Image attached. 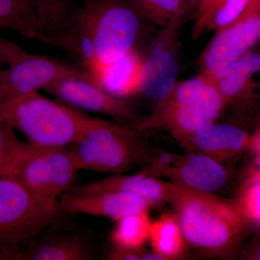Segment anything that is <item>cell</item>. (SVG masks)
<instances>
[{"instance_id":"8","label":"cell","mask_w":260,"mask_h":260,"mask_svg":"<svg viewBox=\"0 0 260 260\" xmlns=\"http://www.w3.org/2000/svg\"><path fill=\"white\" fill-rule=\"evenodd\" d=\"M44 90L65 104L111 116L133 129L145 118L129 102L106 91L95 78L83 70L61 77Z\"/></svg>"},{"instance_id":"15","label":"cell","mask_w":260,"mask_h":260,"mask_svg":"<svg viewBox=\"0 0 260 260\" xmlns=\"http://www.w3.org/2000/svg\"><path fill=\"white\" fill-rule=\"evenodd\" d=\"M250 139L244 129L215 121L179 140V143L188 153L202 154L221 162L249 147Z\"/></svg>"},{"instance_id":"21","label":"cell","mask_w":260,"mask_h":260,"mask_svg":"<svg viewBox=\"0 0 260 260\" xmlns=\"http://www.w3.org/2000/svg\"><path fill=\"white\" fill-rule=\"evenodd\" d=\"M148 239L153 250L167 260L185 257L187 244L177 219L173 213L164 214L158 220L152 222Z\"/></svg>"},{"instance_id":"9","label":"cell","mask_w":260,"mask_h":260,"mask_svg":"<svg viewBox=\"0 0 260 260\" xmlns=\"http://www.w3.org/2000/svg\"><path fill=\"white\" fill-rule=\"evenodd\" d=\"M181 23H174L157 34L141 54L143 70L139 93L154 106L169 95L177 83L179 74L178 28Z\"/></svg>"},{"instance_id":"10","label":"cell","mask_w":260,"mask_h":260,"mask_svg":"<svg viewBox=\"0 0 260 260\" xmlns=\"http://www.w3.org/2000/svg\"><path fill=\"white\" fill-rule=\"evenodd\" d=\"M80 70H83L76 65L56 58L28 53L20 60L0 70V107Z\"/></svg>"},{"instance_id":"11","label":"cell","mask_w":260,"mask_h":260,"mask_svg":"<svg viewBox=\"0 0 260 260\" xmlns=\"http://www.w3.org/2000/svg\"><path fill=\"white\" fill-rule=\"evenodd\" d=\"M260 39V14L239 17L232 25L216 31L198 62L202 74L221 69L251 51Z\"/></svg>"},{"instance_id":"6","label":"cell","mask_w":260,"mask_h":260,"mask_svg":"<svg viewBox=\"0 0 260 260\" xmlns=\"http://www.w3.org/2000/svg\"><path fill=\"white\" fill-rule=\"evenodd\" d=\"M226 104L204 75L177 83L172 93L154 106L135 127L140 133L164 130L177 141L215 122Z\"/></svg>"},{"instance_id":"22","label":"cell","mask_w":260,"mask_h":260,"mask_svg":"<svg viewBox=\"0 0 260 260\" xmlns=\"http://www.w3.org/2000/svg\"><path fill=\"white\" fill-rule=\"evenodd\" d=\"M111 234L114 245L140 249L148 240L151 220L149 210L126 215L116 220Z\"/></svg>"},{"instance_id":"26","label":"cell","mask_w":260,"mask_h":260,"mask_svg":"<svg viewBox=\"0 0 260 260\" xmlns=\"http://www.w3.org/2000/svg\"><path fill=\"white\" fill-rule=\"evenodd\" d=\"M237 205L243 218L260 225V180H248Z\"/></svg>"},{"instance_id":"36","label":"cell","mask_w":260,"mask_h":260,"mask_svg":"<svg viewBox=\"0 0 260 260\" xmlns=\"http://www.w3.org/2000/svg\"><path fill=\"white\" fill-rule=\"evenodd\" d=\"M218 1H221V0H218V1L215 2V3H217V2H218ZM215 3H214V4H215ZM214 4H213V5H214Z\"/></svg>"},{"instance_id":"3","label":"cell","mask_w":260,"mask_h":260,"mask_svg":"<svg viewBox=\"0 0 260 260\" xmlns=\"http://www.w3.org/2000/svg\"><path fill=\"white\" fill-rule=\"evenodd\" d=\"M78 20L93 41L100 72L132 51H140L150 23L134 0H83Z\"/></svg>"},{"instance_id":"7","label":"cell","mask_w":260,"mask_h":260,"mask_svg":"<svg viewBox=\"0 0 260 260\" xmlns=\"http://www.w3.org/2000/svg\"><path fill=\"white\" fill-rule=\"evenodd\" d=\"M80 171L70 148H39L25 143L4 177L13 178L34 194L58 200L75 186Z\"/></svg>"},{"instance_id":"32","label":"cell","mask_w":260,"mask_h":260,"mask_svg":"<svg viewBox=\"0 0 260 260\" xmlns=\"http://www.w3.org/2000/svg\"><path fill=\"white\" fill-rule=\"evenodd\" d=\"M218 1V0H203L199 7H198V13H199V16L200 15L204 13L205 11H207L210 7L212 6L215 3V2Z\"/></svg>"},{"instance_id":"25","label":"cell","mask_w":260,"mask_h":260,"mask_svg":"<svg viewBox=\"0 0 260 260\" xmlns=\"http://www.w3.org/2000/svg\"><path fill=\"white\" fill-rule=\"evenodd\" d=\"M25 143L17 136L14 128L0 118V178L6 175L10 164Z\"/></svg>"},{"instance_id":"4","label":"cell","mask_w":260,"mask_h":260,"mask_svg":"<svg viewBox=\"0 0 260 260\" xmlns=\"http://www.w3.org/2000/svg\"><path fill=\"white\" fill-rule=\"evenodd\" d=\"M70 150L81 170L117 174L143 167L152 153L139 132L88 116L81 134Z\"/></svg>"},{"instance_id":"20","label":"cell","mask_w":260,"mask_h":260,"mask_svg":"<svg viewBox=\"0 0 260 260\" xmlns=\"http://www.w3.org/2000/svg\"><path fill=\"white\" fill-rule=\"evenodd\" d=\"M0 29L39 41L40 23L32 0H0Z\"/></svg>"},{"instance_id":"33","label":"cell","mask_w":260,"mask_h":260,"mask_svg":"<svg viewBox=\"0 0 260 260\" xmlns=\"http://www.w3.org/2000/svg\"><path fill=\"white\" fill-rule=\"evenodd\" d=\"M248 258L251 259L260 260V240L249 251Z\"/></svg>"},{"instance_id":"19","label":"cell","mask_w":260,"mask_h":260,"mask_svg":"<svg viewBox=\"0 0 260 260\" xmlns=\"http://www.w3.org/2000/svg\"><path fill=\"white\" fill-rule=\"evenodd\" d=\"M90 246L77 236H57L25 246L22 259L83 260L90 259Z\"/></svg>"},{"instance_id":"5","label":"cell","mask_w":260,"mask_h":260,"mask_svg":"<svg viewBox=\"0 0 260 260\" xmlns=\"http://www.w3.org/2000/svg\"><path fill=\"white\" fill-rule=\"evenodd\" d=\"M61 213L59 200L34 194L13 178H0V260L22 259L24 248Z\"/></svg>"},{"instance_id":"28","label":"cell","mask_w":260,"mask_h":260,"mask_svg":"<svg viewBox=\"0 0 260 260\" xmlns=\"http://www.w3.org/2000/svg\"><path fill=\"white\" fill-rule=\"evenodd\" d=\"M140 249H132L114 245L108 258L111 260H141Z\"/></svg>"},{"instance_id":"17","label":"cell","mask_w":260,"mask_h":260,"mask_svg":"<svg viewBox=\"0 0 260 260\" xmlns=\"http://www.w3.org/2000/svg\"><path fill=\"white\" fill-rule=\"evenodd\" d=\"M41 27L39 42L64 49L78 30L83 0H32Z\"/></svg>"},{"instance_id":"30","label":"cell","mask_w":260,"mask_h":260,"mask_svg":"<svg viewBox=\"0 0 260 260\" xmlns=\"http://www.w3.org/2000/svg\"><path fill=\"white\" fill-rule=\"evenodd\" d=\"M140 256L141 260H167L164 256L156 251L144 250L143 248L140 250Z\"/></svg>"},{"instance_id":"12","label":"cell","mask_w":260,"mask_h":260,"mask_svg":"<svg viewBox=\"0 0 260 260\" xmlns=\"http://www.w3.org/2000/svg\"><path fill=\"white\" fill-rule=\"evenodd\" d=\"M145 174L152 177H167L172 182L194 190L215 193L226 184V169L215 159L202 154H173L170 161L155 168Z\"/></svg>"},{"instance_id":"34","label":"cell","mask_w":260,"mask_h":260,"mask_svg":"<svg viewBox=\"0 0 260 260\" xmlns=\"http://www.w3.org/2000/svg\"><path fill=\"white\" fill-rule=\"evenodd\" d=\"M203 0H186L187 2L188 5H197V6L199 7L200 3L203 2Z\"/></svg>"},{"instance_id":"2","label":"cell","mask_w":260,"mask_h":260,"mask_svg":"<svg viewBox=\"0 0 260 260\" xmlns=\"http://www.w3.org/2000/svg\"><path fill=\"white\" fill-rule=\"evenodd\" d=\"M88 115L64 103L32 92L0 107V118L27 138L32 146L69 148L83 131Z\"/></svg>"},{"instance_id":"23","label":"cell","mask_w":260,"mask_h":260,"mask_svg":"<svg viewBox=\"0 0 260 260\" xmlns=\"http://www.w3.org/2000/svg\"><path fill=\"white\" fill-rule=\"evenodd\" d=\"M249 0H221L198 17L193 37L197 39L205 29L216 31L234 23L245 10Z\"/></svg>"},{"instance_id":"31","label":"cell","mask_w":260,"mask_h":260,"mask_svg":"<svg viewBox=\"0 0 260 260\" xmlns=\"http://www.w3.org/2000/svg\"><path fill=\"white\" fill-rule=\"evenodd\" d=\"M249 147L256 153H260V130L251 138Z\"/></svg>"},{"instance_id":"14","label":"cell","mask_w":260,"mask_h":260,"mask_svg":"<svg viewBox=\"0 0 260 260\" xmlns=\"http://www.w3.org/2000/svg\"><path fill=\"white\" fill-rule=\"evenodd\" d=\"M259 73L260 53L250 51L221 69L203 75L218 90L226 106L244 109L254 102V76Z\"/></svg>"},{"instance_id":"27","label":"cell","mask_w":260,"mask_h":260,"mask_svg":"<svg viewBox=\"0 0 260 260\" xmlns=\"http://www.w3.org/2000/svg\"><path fill=\"white\" fill-rule=\"evenodd\" d=\"M28 54L15 43L0 38V70L16 62Z\"/></svg>"},{"instance_id":"1","label":"cell","mask_w":260,"mask_h":260,"mask_svg":"<svg viewBox=\"0 0 260 260\" xmlns=\"http://www.w3.org/2000/svg\"><path fill=\"white\" fill-rule=\"evenodd\" d=\"M168 203L188 246L208 257L232 255L244 228L237 205L174 182Z\"/></svg>"},{"instance_id":"18","label":"cell","mask_w":260,"mask_h":260,"mask_svg":"<svg viewBox=\"0 0 260 260\" xmlns=\"http://www.w3.org/2000/svg\"><path fill=\"white\" fill-rule=\"evenodd\" d=\"M143 70L140 51H134L124 57L104 67L98 81L111 95L119 99L138 95Z\"/></svg>"},{"instance_id":"13","label":"cell","mask_w":260,"mask_h":260,"mask_svg":"<svg viewBox=\"0 0 260 260\" xmlns=\"http://www.w3.org/2000/svg\"><path fill=\"white\" fill-rule=\"evenodd\" d=\"M59 199V206L63 213L103 217L114 221L150 208L141 197L122 191H99L88 194L68 192L61 195Z\"/></svg>"},{"instance_id":"35","label":"cell","mask_w":260,"mask_h":260,"mask_svg":"<svg viewBox=\"0 0 260 260\" xmlns=\"http://www.w3.org/2000/svg\"><path fill=\"white\" fill-rule=\"evenodd\" d=\"M259 75H260V73ZM256 90H258V95H260V79L258 83H256Z\"/></svg>"},{"instance_id":"29","label":"cell","mask_w":260,"mask_h":260,"mask_svg":"<svg viewBox=\"0 0 260 260\" xmlns=\"http://www.w3.org/2000/svg\"><path fill=\"white\" fill-rule=\"evenodd\" d=\"M248 180H260V153H257V156L251 165Z\"/></svg>"},{"instance_id":"24","label":"cell","mask_w":260,"mask_h":260,"mask_svg":"<svg viewBox=\"0 0 260 260\" xmlns=\"http://www.w3.org/2000/svg\"><path fill=\"white\" fill-rule=\"evenodd\" d=\"M138 9L150 22L166 28L181 23L188 9L186 0H134Z\"/></svg>"},{"instance_id":"16","label":"cell","mask_w":260,"mask_h":260,"mask_svg":"<svg viewBox=\"0 0 260 260\" xmlns=\"http://www.w3.org/2000/svg\"><path fill=\"white\" fill-rule=\"evenodd\" d=\"M172 186V181L160 180L140 172L132 175L112 174L110 177L93 182L73 186L68 192L88 194L99 191H122L141 197L151 208H159L168 203Z\"/></svg>"}]
</instances>
